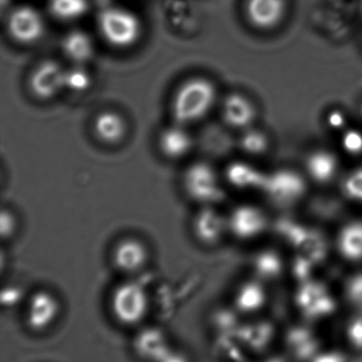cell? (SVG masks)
<instances>
[{
  "mask_svg": "<svg viewBox=\"0 0 362 362\" xmlns=\"http://www.w3.org/2000/svg\"><path fill=\"white\" fill-rule=\"evenodd\" d=\"M217 89L208 78H193L181 85L172 100V116L179 124L202 120L214 107Z\"/></svg>",
  "mask_w": 362,
  "mask_h": 362,
  "instance_id": "obj_1",
  "label": "cell"
},
{
  "mask_svg": "<svg viewBox=\"0 0 362 362\" xmlns=\"http://www.w3.org/2000/svg\"><path fill=\"white\" fill-rule=\"evenodd\" d=\"M187 195L202 206H213L225 199V189L214 167L198 161L187 168L183 175Z\"/></svg>",
  "mask_w": 362,
  "mask_h": 362,
  "instance_id": "obj_2",
  "label": "cell"
},
{
  "mask_svg": "<svg viewBox=\"0 0 362 362\" xmlns=\"http://www.w3.org/2000/svg\"><path fill=\"white\" fill-rule=\"evenodd\" d=\"M98 25L104 40L117 48L132 46L142 34L140 18L125 8H104L98 17Z\"/></svg>",
  "mask_w": 362,
  "mask_h": 362,
  "instance_id": "obj_3",
  "label": "cell"
},
{
  "mask_svg": "<svg viewBox=\"0 0 362 362\" xmlns=\"http://www.w3.org/2000/svg\"><path fill=\"white\" fill-rule=\"evenodd\" d=\"M111 305L115 318L121 325H137L148 313V296L138 283H123L115 288Z\"/></svg>",
  "mask_w": 362,
  "mask_h": 362,
  "instance_id": "obj_4",
  "label": "cell"
},
{
  "mask_svg": "<svg viewBox=\"0 0 362 362\" xmlns=\"http://www.w3.org/2000/svg\"><path fill=\"white\" fill-rule=\"evenodd\" d=\"M307 185L305 178L295 170L280 169L266 174L261 191L274 204L290 206L305 196Z\"/></svg>",
  "mask_w": 362,
  "mask_h": 362,
  "instance_id": "obj_5",
  "label": "cell"
},
{
  "mask_svg": "<svg viewBox=\"0 0 362 362\" xmlns=\"http://www.w3.org/2000/svg\"><path fill=\"white\" fill-rule=\"evenodd\" d=\"M288 0H244V15L247 23L261 33L280 29L289 14Z\"/></svg>",
  "mask_w": 362,
  "mask_h": 362,
  "instance_id": "obj_6",
  "label": "cell"
},
{
  "mask_svg": "<svg viewBox=\"0 0 362 362\" xmlns=\"http://www.w3.org/2000/svg\"><path fill=\"white\" fill-rule=\"evenodd\" d=\"M267 214L254 204H240L227 217L229 231L238 240H250L259 238L267 230Z\"/></svg>",
  "mask_w": 362,
  "mask_h": 362,
  "instance_id": "obj_7",
  "label": "cell"
},
{
  "mask_svg": "<svg viewBox=\"0 0 362 362\" xmlns=\"http://www.w3.org/2000/svg\"><path fill=\"white\" fill-rule=\"evenodd\" d=\"M8 31L15 42L33 44L44 34V21L35 8L30 6H19L9 14Z\"/></svg>",
  "mask_w": 362,
  "mask_h": 362,
  "instance_id": "obj_8",
  "label": "cell"
},
{
  "mask_svg": "<svg viewBox=\"0 0 362 362\" xmlns=\"http://www.w3.org/2000/svg\"><path fill=\"white\" fill-rule=\"evenodd\" d=\"M29 85L38 99H52L65 88V69L57 62H44L32 72Z\"/></svg>",
  "mask_w": 362,
  "mask_h": 362,
  "instance_id": "obj_9",
  "label": "cell"
},
{
  "mask_svg": "<svg viewBox=\"0 0 362 362\" xmlns=\"http://www.w3.org/2000/svg\"><path fill=\"white\" fill-rule=\"evenodd\" d=\"M60 304L57 298L48 291H38L30 298L27 308L28 327L34 332H44L59 317Z\"/></svg>",
  "mask_w": 362,
  "mask_h": 362,
  "instance_id": "obj_10",
  "label": "cell"
},
{
  "mask_svg": "<svg viewBox=\"0 0 362 362\" xmlns=\"http://www.w3.org/2000/svg\"><path fill=\"white\" fill-rule=\"evenodd\" d=\"M193 229L200 243L206 246H213L220 242L225 232L229 231L227 217L221 215L213 206H203L196 214Z\"/></svg>",
  "mask_w": 362,
  "mask_h": 362,
  "instance_id": "obj_11",
  "label": "cell"
},
{
  "mask_svg": "<svg viewBox=\"0 0 362 362\" xmlns=\"http://www.w3.org/2000/svg\"><path fill=\"white\" fill-rule=\"evenodd\" d=\"M256 115L255 104L242 93H230L223 100L222 117L232 129H250Z\"/></svg>",
  "mask_w": 362,
  "mask_h": 362,
  "instance_id": "obj_12",
  "label": "cell"
},
{
  "mask_svg": "<svg viewBox=\"0 0 362 362\" xmlns=\"http://www.w3.org/2000/svg\"><path fill=\"white\" fill-rule=\"evenodd\" d=\"M339 170V159L332 151L319 148L306 157V176L317 185H329L337 177Z\"/></svg>",
  "mask_w": 362,
  "mask_h": 362,
  "instance_id": "obj_13",
  "label": "cell"
},
{
  "mask_svg": "<svg viewBox=\"0 0 362 362\" xmlns=\"http://www.w3.org/2000/svg\"><path fill=\"white\" fill-rule=\"evenodd\" d=\"M193 146V136L185 129V125L176 123L165 127L159 134V148L166 158L171 160L184 158Z\"/></svg>",
  "mask_w": 362,
  "mask_h": 362,
  "instance_id": "obj_14",
  "label": "cell"
},
{
  "mask_svg": "<svg viewBox=\"0 0 362 362\" xmlns=\"http://www.w3.org/2000/svg\"><path fill=\"white\" fill-rule=\"evenodd\" d=\"M148 259L146 247L140 240L127 238L121 240L113 251V263L117 269L127 274L138 272Z\"/></svg>",
  "mask_w": 362,
  "mask_h": 362,
  "instance_id": "obj_15",
  "label": "cell"
},
{
  "mask_svg": "<svg viewBox=\"0 0 362 362\" xmlns=\"http://www.w3.org/2000/svg\"><path fill=\"white\" fill-rule=\"evenodd\" d=\"M266 174L254 165L244 161H234L225 170V180L239 189H261L265 182Z\"/></svg>",
  "mask_w": 362,
  "mask_h": 362,
  "instance_id": "obj_16",
  "label": "cell"
},
{
  "mask_svg": "<svg viewBox=\"0 0 362 362\" xmlns=\"http://www.w3.org/2000/svg\"><path fill=\"white\" fill-rule=\"evenodd\" d=\"M337 248L350 262H362V221L355 219L342 226L337 235Z\"/></svg>",
  "mask_w": 362,
  "mask_h": 362,
  "instance_id": "obj_17",
  "label": "cell"
},
{
  "mask_svg": "<svg viewBox=\"0 0 362 362\" xmlns=\"http://www.w3.org/2000/svg\"><path fill=\"white\" fill-rule=\"evenodd\" d=\"M137 354L147 361L161 362L170 352L165 335L159 329L142 332L135 339Z\"/></svg>",
  "mask_w": 362,
  "mask_h": 362,
  "instance_id": "obj_18",
  "label": "cell"
},
{
  "mask_svg": "<svg viewBox=\"0 0 362 362\" xmlns=\"http://www.w3.org/2000/svg\"><path fill=\"white\" fill-rule=\"evenodd\" d=\"M62 50L74 65H83L94 55L93 40L86 32L74 30L62 40Z\"/></svg>",
  "mask_w": 362,
  "mask_h": 362,
  "instance_id": "obj_19",
  "label": "cell"
},
{
  "mask_svg": "<svg viewBox=\"0 0 362 362\" xmlns=\"http://www.w3.org/2000/svg\"><path fill=\"white\" fill-rule=\"evenodd\" d=\"M94 131L103 144H116L125 138L127 124L125 119L114 112H104L96 117Z\"/></svg>",
  "mask_w": 362,
  "mask_h": 362,
  "instance_id": "obj_20",
  "label": "cell"
},
{
  "mask_svg": "<svg viewBox=\"0 0 362 362\" xmlns=\"http://www.w3.org/2000/svg\"><path fill=\"white\" fill-rule=\"evenodd\" d=\"M49 12L60 21H72L89 11L87 0H49Z\"/></svg>",
  "mask_w": 362,
  "mask_h": 362,
  "instance_id": "obj_21",
  "label": "cell"
},
{
  "mask_svg": "<svg viewBox=\"0 0 362 362\" xmlns=\"http://www.w3.org/2000/svg\"><path fill=\"white\" fill-rule=\"evenodd\" d=\"M239 146L250 156H261L269 150L270 140L264 132L250 127L244 129L240 137Z\"/></svg>",
  "mask_w": 362,
  "mask_h": 362,
  "instance_id": "obj_22",
  "label": "cell"
},
{
  "mask_svg": "<svg viewBox=\"0 0 362 362\" xmlns=\"http://www.w3.org/2000/svg\"><path fill=\"white\" fill-rule=\"evenodd\" d=\"M264 300V291L259 283H244L236 295V304L242 310H250L259 306Z\"/></svg>",
  "mask_w": 362,
  "mask_h": 362,
  "instance_id": "obj_23",
  "label": "cell"
},
{
  "mask_svg": "<svg viewBox=\"0 0 362 362\" xmlns=\"http://www.w3.org/2000/svg\"><path fill=\"white\" fill-rule=\"evenodd\" d=\"M340 189L346 199L362 204V165L354 168L344 176Z\"/></svg>",
  "mask_w": 362,
  "mask_h": 362,
  "instance_id": "obj_24",
  "label": "cell"
},
{
  "mask_svg": "<svg viewBox=\"0 0 362 362\" xmlns=\"http://www.w3.org/2000/svg\"><path fill=\"white\" fill-rule=\"evenodd\" d=\"M254 266L261 276H273L280 274L283 262L276 251L263 250L255 257Z\"/></svg>",
  "mask_w": 362,
  "mask_h": 362,
  "instance_id": "obj_25",
  "label": "cell"
},
{
  "mask_svg": "<svg viewBox=\"0 0 362 362\" xmlns=\"http://www.w3.org/2000/svg\"><path fill=\"white\" fill-rule=\"evenodd\" d=\"M91 78L82 65H74L65 70V88L74 93H84L91 87Z\"/></svg>",
  "mask_w": 362,
  "mask_h": 362,
  "instance_id": "obj_26",
  "label": "cell"
},
{
  "mask_svg": "<svg viewBox=\"0 0 362 362\" xmlns=\"http://www.w3.org/2000/svg\"><path fill=\"white\" fill-rule=\"evenodd\" d=\"M342 148L352 156L362 155V133L356 129H348L341 138Z\"/></svg>",
  "mask_w": 362,
  "mask_h": 362,
  "instance_id": "obj_27",
  "label": "cell"
},
{
  "mask_svg": "<svg viewBox=\"0 0 362 362\" xmlns=\"http://www.w3.org/2000/svg\"><path fill=\"white\" fill-rule=\"evenodd\" d=\"M16 229V221L14 215L8 210H2L0 214V233L2 240H8L14 234Z\"/></svg>",
  "mask_w": 362,
  "mask_h": 362,
  "instance_id": "obj_28",
  "label": "cell"
},
{
  "mask_svg": "<svg viewBox=\"0 0 362 362\" xmlns=\"http://www.w3.org/2000/svg\"><path fill=\"white\" fill-rule=\"evenodd\" d=\"M314 362H354L344 353L329 352L317 357Z\"/></svg>",
  "mask_w": 362,
  "mask_h": 362,
  "instance_id": "obj_29",
  "label": "cell"
},
{
  "mask_svg": "<svg viewBox=\"0 0 362 362\" xmlns=\"http://www.w3.org/2000/svg\"><path fill=\"white\" fill-rule=\"evenodd\" d=\"M329 127L334 129H342L346 124V117L339 110H333L327 117Z\"/></svg>",
  "mask_w": 362,
  "mask_h": 362,
  "instance_id": "obj_30",
  "label": "cell"
},
{
  "mask_svg": "<svg viewBox=\"0 0 362 362\" xmlns=\"http://www.w3.org/2000/svg\"><path fill=\"white\" fill-rule=\"evenodd\" d=\"M19 299H21V291L17 288L11 287V288L4 289V293H2V301L6 302L8 304L18 302Z\"/></svg>",
  "mask_w": 362,
  "mask_h": 362,
  "instance_id": "obj_31",
  "label": "cell"
},
{
  "mask_svg": "<svg viewBox=\"0 0 362 362\" xmlns=\"http://www.w3.org/2000/svg\"><path fill=\"white\" fill-rule=\"evenodd\" d=\"M161 362H187V361L183 355L169 352Z\"/></svg>",
  "mask_w": 362,
  "mask_h": 362,
  "instance_id": "obj_32",
  "label": "cell"
}]
</instances>
